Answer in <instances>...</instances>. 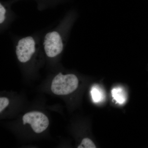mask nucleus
I'll return each instance as SVG.
<instances>
[{
	"mask_svg": "<svg viewBox=\"0 0 148 148\" xmlns=\"http://www.w3.org/2000/svg\"><path fill=\"white\" fill-rule=\"evenodd\" d=\"M78 79L74 74L64 75L60 73L54 77L51 83V90L57 95H66L77 88Z\"/></svg>",
	"mask_w": 148,
	"mask_h": 148,
	"instance_id": "nucleus-1",
	"label": "nucleus"
},
{
	"mask_svg": "<svg viewBox=\"0 0 148 148\" xmlns=\"http://www.w3.org/2000/svg\"><path fill=\"white\" fill-rule=\"evenodd\" d=\"M43 46L48 57H56L64 49V40L61 34L58 31L48 32L44 38Z\"/></svg>",
	"mask_w": 148,
	"mask_h": 148,
	"instance_id": "nucleus-2",
	"label": "nucleus"
},
{
	"mask_svg": "<svg viewBox=\"0 0 148 148\" xmlns=\"http://www.w3.org/2000/svg\"><path fill=\"white\" fill-rule=\"evenodd\" d=\"M37 44L36 40L32 36L22 38L18 41L16 46V53L18 61L26 63L36 53Z\"/></svg>",
	"mask_w": 148,
	"mask_h": 148,
	"instance_id": "nucleus-3",
	"label": "nucleus"
},
{
	"mask_svg": "<svg viewBox=\"0 0 148 148\" xmlns=\"http://www.w3.org/2000/svg\"><path fill=\"white\" fill-rule=\"evenodd\" d=\"M23 124L29 123L36 133H41L45 130L49 125V121L46 116L39 112L27 113L23 116Z\"/></svg>",
	"mask_w": 148,
	"mask_h": 148,
	"instance_id": "nucleus-4",
	"label": "nucleus"
},
{
	"mask_svg": "<svg viewBox=\"0 0 148 148\" xmlns=\"http://www.w3.org/2000/svg\"><path fill=\"white\" fill-rule=\"evenodd\" d=\"M111 93L114 101L119 104H124L127 101V94L122 88H114L112 89Z\"/></svg>",
	"mask_w": 148,
	"mask_h": 148,
	"instance_id": "nucleus-5",
	"label": "nucleus"
},
{
	"mask_svg": "<svg viewBox=\"0 0 148 148\" xmlns=\"http://www.w3.org/2000/svg\"><path fill=\"white\" fill-rule=\"evenodd\" d=\"M90 92L92 101L94 103H101L104 101L105 98L104 91L98 86H93L91 88Z\"/></svg>",
	"mask_w": 148,
	"mask_h": 148,
	"instance_id": "nucleus-6",
	"label": "nucleus"
},
{
	"mask_svg": "<svg viewBox=\"0 0 148 148\" xmlns=\"http://www.w3.org/2000/svg\"><path fill=\"white\" fill-rule=\"evenodd\" d=\"M78 148H95V146L94 143L88 138H84L82 140Z\"/></svg>",
	"mask_w": 148,
	"mask_h": 148,
	"instance_id": "nucleus-7",
	"label": "nucleus"
},
{
	"mask_svg": "<svg viewBox=\"0 0 148 148\" xmlns=\"http://www.w3.org/2000/svg\"><path fill=\"white\" fill-rule=\"evenodd\" d=\"M6 14V9L5 7L1 3L0 4V24H3L5 21Z\"/></svg>",
	"mask_w": 148,
	"mask_h": 148,
	"instance_id": "nucleus-8",
	"label": "nucleus"
},
{
	"mask_svg": "<svg viewBox=\"0 0 148 148\" xmlns=\"http://www.w3.org/2000/svg\"><path fill=\"white\" fill-rule=\"evenodd\" d=\"M9 104V101L7 98H0V112H2L8 106Z\"/></svg>",
	"mask_w": 148,
	"mask_h": 148,
	"instance_id": "nucleus-9",
	"label": "nucleus"
}]
</instances>
